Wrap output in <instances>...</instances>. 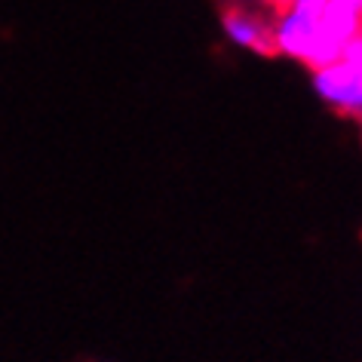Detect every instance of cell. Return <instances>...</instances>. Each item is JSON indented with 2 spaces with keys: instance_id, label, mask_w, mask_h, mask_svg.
I'll return each mask as SVG.
<instances>
[{
  "instance_id": "1",
  "label": "cell",
  "mask_w": 362,
  "mask_h": 362,
  "mask_svg": "<svg viewBox=\"0 0 362 362\" xmlns=\"http://www.w3.org/2000/svg\"><path fill=\"white\" fill-rule=\"evenodd\" d=\"M313 89L325 105L338 107L344 114L362 117V65H344L334 62L329 68L313 71Z\"/></svg>"
},
{
  "instance_id": "7",
  "label": "cell",
  "mask_w": 362,
  "mask_h": 362,
  "mask_svg": "<svg viewBox=\"0 0 362 362\" xmlns=\"http://www.w3.org/2000/svg\"><path fill=\"white\" fill-rule=\"evenodd\" d=\"M267 4L274 6V10H279V13H283V10H288V6H292V0H267Z\"/></svg>"
},
{
  "instance_id": "6",
  "label": "cell",
  "mask_w": 362,
  "mask_h": 362,
  "mask_svg": "<svg viewBox=\"0 0 362 362\" xmlns=\"http://www.w3.org/2000/svg\"><path fill=\"white\" fill-rule=\"evenodd\" d=\"M329 4V0H292V6H298V10H307V13H316L320 16V10Z\"/></svg>"
},
{
  "instance_id": "2",
  "label": "cell",
  "mask_w": 362,
  "mask_h": 362,
  "mask_svg": "<svg viewBox=\"0 0 362 362\" xmlns=\"http://www.w3.org/2000/svg\"><path fill=\"white\" fill-rule=\"evenodd\" d=\"M316 28H320V16L316 13H307V10H298V6H288V10L279 13L274 31V49L283 52L288 59H298L301 62L310 49V43L316 37Z\"/></svg>"
},
{
  "instance_id": "4",
  "label": "cell",
  "mask_w": 362,
  "mask_h": 362,
  "mask_svg": "<svg viewBox=\"0 0 362 362\" xmlns=\"http://www.w3.org/2000/svg\"><path fill=\"white\" fill-rule=\"evenodd\" d=\"M362 31V10L353 0H329L320 10V34L344 47L353 34Z\"/></svg>"
},
{
  "instance_id": "5",
  "label": "cell",
  "mask_w": 362,
  "mask_h": 362,
  "mask_svg": "<svg viewBox=\"0 0 362 362\" xmlns=\"http://www.w3.org/2000/svg\"><path fill=\"white\" fill-rule=\"evenodd\" d=\"M338 62H344V65H362V31H356L353 37L344 43L341 47V59Z\"/></svg>"
},
{
  "instance_id": "8",
  "label": "cell",
  "mask_w": 362,
  "mask_h": 362,
  "mask_svg": "<svg viewBox=\"0 0 362 362\" xmlns=\"http://www.w3.org/2000/svg\"><path fill=\"white\" fill-rule=\"evenodd\" d=\"M353 4H356V6H359V10H362V0H353Z\"/></svg>"
},
{
  "instance_id": "3",
  "label": "cell",
  "mask_w": 362,
  "mask_h": 362,
  "mask_svg": "<svg viewBox=\"0 0 362 362\" xmlns=\"http://www.w3.org/2000/svg\"><path fill=\"white\" fill-rule=\"evenodd\" d=\"M224 34H228L230 43H237L243 49L261 52V56H274V31L270 25H264L258 16H252L246 10H224L221 16Z\"/></svg>"
}]
</instances>
